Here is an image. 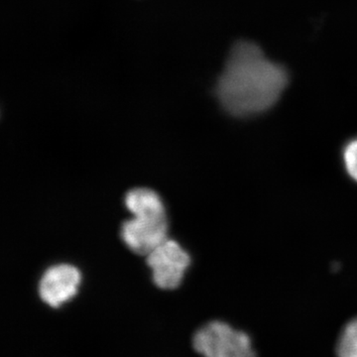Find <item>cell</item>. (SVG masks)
Returning a JSON list of instances; mask_svg holds the SVG:
<instances>
[{
  "instance_id": "cell-1",
  "label": "cell",
  "mask_w": 357,
  "mask_h": 357,
  "mask_svg": "<svg viewBox=\"0 0 357 357\" xmlns=\"http://www.w3.org/2000/svg\"><path fill=\"white\" fill-rule=\"evenodd\" d=\"M287 83L282 66L270 61L257 45L243 41L230 52L215 91L229 114L252 116L274 105Z\"/></svg>"
},
{
  "instance_id": "cell-2",
  "label": "cell",
  "mask_w": 357,
  "mask_h": 357,
  "mask_svg": "<svg viewBox=\"0 0 357 357\" xmlns=\"http://www.w3.org/2000/svg\"><path fill=\"white\" fill-rule=\"evenodd\" d=\"M195 351L208 357H249L255 356L248 333L229 324L213 321L199 328L192 338Z\"/></svg>"
},
{
  "instance_id": "cell-3",
  "label": "cell",
  "mask_w": 357,
  "mask_h": 357,
  "mask_svg": "<svg viewBox=\"0 0 357 357\" xmlns=\"http://www.w3.org/2000/svg\"><path fill=\"white\" fill-rule=\"evenodd\" d=\"M146 257L154 284L162 290L177 289L191 264L189 253L177 241L168 238Z\"/></svg>"
},
{
  "instance_id": "cell-4",
  "label": "cell",
  "mask_w": 357,
  "mask_h": 357,
  "mask_svg": "<svg viewBox=\"0 0 357 357\" xmlns=\"http://www.w3.org/2000/svg\"><path fill=\"white\" fill-rule=\"evenodd\" d=\"M167 218L133 217L121 227L122 241L133 253L147 256L168 237Z\"/></svg>"
},
{
  "instance_id": "cell-5",
  "label": "cell",
  "mask_w": 357,
  "mask_h": 357,
  "mask_svg": "<svg viewBox=\"0 0 357 357\" xmlns=\"http://www.w3.org/2000/svg\"><path fill=\"white\" fill-rule=\"evenodd\" d=\"M82 275L70 264L54 265L45 271L39 283V295L45 304L59 307L77 295Z\"/></svg>"
},
{
  "instance_id": "cell-6",
  "label": "cell",
  "mask_w": 357,
  "mask_h": 357,
  "mask_svg": "<svg viewBox=\"0 0 357 357\" xmlns=\"http://www.w3.org/2000/svg\"><path fill=\"white\" fill-rule=\"evenodd\" d=\"M126 208L133 217L167 218L166 208L158 194L146 188H136L126 194Z\"/></svg>"
},
{
  "instance_id": "cell-7",
  "label": "cell",
  "mask_w": 357,
  "mask_h": 357,
  "mask_svg": "<svg viewBox=\"0 0 357 357\" xmlns=\"http://www.w3.org/2000/svg\"><path fill=\"white\" fill-rule=\"evenodd\" d=\"M337 351L340 356L357 357V318L344 326L337 342Z\"/></svg>"
},
{
  "instance_id": "cell-8",
  "label": "cell",
  "mask_w": 357,
  "mask_h": 357,
  "mask_svg": "<svg viewBox=\"0 0 357 357\" xmlns=\"http://www.w3.org/2000/svg\"><path fill=\"white\" fill-rule=\"evenodd\" d=\"M342 157H344L345 170L349 177L357 183V138L349 141L345 145Z\"/></svg>"
}]
</instances>
